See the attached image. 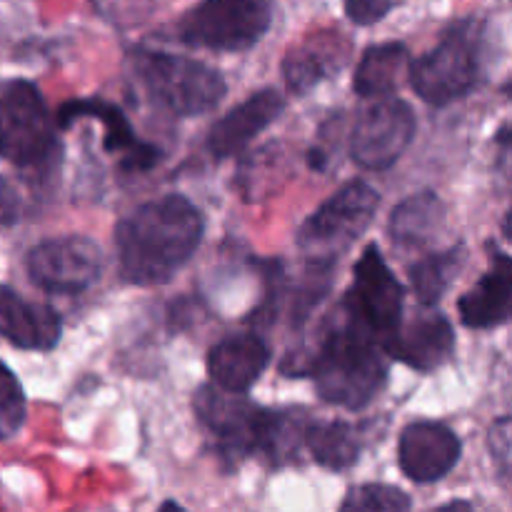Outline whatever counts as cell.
<instances>
[{"label":"cell","mask_w":512,"mask_h":512,"mask_svg":"<svg viewBox=\"0 0 512 512\" xmlns=\"http://www.w3.org/2000/svg\"><path fill=\"white\" fill-rule=\"evenodd\" d=\"M283 108V95L273 88L250 95L248 100L235 105L230 113H225L218 123H213V128L208 130V138H205V148L215 160L233 158L255 135L263 133L273 120H278Z\"/></svg>","instance_id":"16"},{"label":"cell","mask_w":512,"mask_h":512,"mask_svg":"<svg viewBox=\"0 0 512 512\" xmlns=\"http://www.w3.org/2000/svg\"><path fill=\"white\" fill-rule=\"evenodd\" d=\"M380 195L365 180H353L325 200L303 223L298 245L313 265L333 268L335 260L368 230L378 213Z\"/></svg>","instance_id":"5"},{"label":"cell","mask_w":512,"mask_h":512,"mask_svg":"<svg viewBox=\"0 0 512 512\" xmlns=\"http://www.w3.org/2000/svg\"><path fill=\"white\" fill-rule=\"evenodd\" d=\"M490 448L493 455L500 460L503 470H508L510 460V418H500L490 430Z\"/></svg>","instance_id":"28"},{"label":"cell","mask_w":512,"mask_h":512,"mask_svg":"<svg viewBox=\"0 0 512 512\" xmlns=\"http://www.w3.org/2000/svg\"><path fill=\"white\" fill-rule=\"evenodd\" d=\"M193 405L225 463L238 465L250 455L265 453L273 410L250 403L243 393L220 388H200Z\"/></svg>","instance_id":"8"},{"label":"cell","mask_w":512,"mask_h":512,"mask_svg":"<svg viewBox=\"0 0 512 512\" xmlns=\"http://www.w3.org/2000/svg\"><path fill=\"white\" fill-rule=\"evenodd\" d=\"M80 118H95L103 123L105 153L123 155V160H120V170L123 173H143V170L155 168L158 160L163 158V153L155 145L138 140V135H135L133 125L125 118L123 110L118 105L108 103V100H68V103H63L58 108L60 128H68L70 123H75Z\"/></svg>","instance_id":"12"},{"label":"cell","mask_w":512,"mask_h":512,"mask_svg":"<svg viewBox=\"0 0 512 512\" xmlns=\"http://www.w3.org/2000/svg\"><path fill=\"white\" fill-rule=\"evenodd\" d=\"M460 460V440L448 425L413 423L403 430L398 445L400 470L413 483H438Z\"/></svg>","instance_id":"14"},{"label":"cell","mask_w":512,"mask_h":512,"mask_svg":"<svg viewBox=\"0 0 512 512\" xmlns=\"http://www.w3.org/2000/svg\"><path fill=\"white\" fill-rule=\"evenodd\" d=\"M95 10L118 28L143 23L153 10V0H93Z\"/></svg>","instance_id":"26"},{"label":"cell","mask_w":512,"mask_h":512,"mask_svg":"<svg viewBox=\"0 0 512 512\" xmlns=\"http://www.w3.org/2000/svg\"><path fill=\"white\" fill-rule=\"evenodd\" d=\"M135 70L150 98L180 118L210 113L228 90L218 70L185 55L140 53Z\"/></svg>","instance_id":"6"},{"label":"cell","mask_w":512,"mask_h":512,"mask_svg":"<svg viewBox=\"0 0 512 512\" xmlns=\"http://www.w3.org/2000/svg\"><path fill=\"white\" fill-rule=\"evenodd\" d=\"M63 333V320L48 305H35L0 285V335L23 350H53Z\"/></svg>","instance_id":"18"},{"label":"cell","mask_w":512,"mask_h":512,"mask_svg":"<svg viewBox=\"0 0 512 512\" xmlns=\"http://www.w3.org/2000/svg\"><path fill=\"white\" fill-rule=\"evenodd\" d=\"M203 215L183 195H163L125 215L115 230L120 275L133 285H163L203 240Z\"/></svg>","instance_id":"1"},{"label":"cell","mask_w":512,"mask_h":512,"mask_svg":"<svg viewBox=\"0 0 512 512\" xmlns=\"http://www.w3.org/2000/svg\"><path fill=\"white\" fill-rule=\"evenodd\" d=\"M305 445L310 448V455L318 465L343 473L358 463L363 453L365 435L363 428L345 420H333V423H315L305 428Z\"/></svg>","instance_id":"21"},{"label":"cell","mask_w":512,"mask_h":512,"mask_svg":"<svg viewBox=\"0 0 512 512\" xmlns=\"http://www.w3.org/2000/svg\"><path fill=\"white\" fill-rule=\"evenodd\" d=\"M58 133L43 95L28 80L0 83V155L20 170H43L58 155Z\"/></svg>","instance_id":"4"},{"label":"cell","mask_w":512,"mask_h":512,"mask_svg":"<svg viewBox=\"0 0 512 512\" xmlns=\"http://www.w3.org/2000/svg\"><path fill=\"white\" fill-rule=\"evenodd\" d=\"M410 505H413V500L393 485H358V488L350 490L340 508L353 512H400L408 510Z\"/></svg>","instance_id":"25"},{"label":"cell","mask_w":512,"mask_h":512,"mask_svg":"<svg viewBox=\"0 0 512 512\" xmlns=\"http://www.w3.org/2000/svg\"><path fill=\"white\" fill-rule=\"evenodd\" d=\"M28 273L38 288L58 295H78L98 283L103 250L85 235L43 240L28 253Z\"/></svg>","instance_id":"9"},{"label":"cell","mask_w":512,"mask_h":512,"mask_svg":"<svg viewBox=\"0 0 512 512\" xmlns=\"http://www.w3.org/2000/svg\"><path fill=\"white\" fill-rule=\"evenodd\" d=\"M380 348L388 358L398 360L418 373H433L453 358V325L440 313H423L410 323L400 320L388 335L380 338Z\"/></svg>","instance_id":"13"},{"label":"cell","mask_w":512,"mask_h":512,"mask_svg":"<svg viewBox=\"0 0 512 512\" xmlns=\"http://www.w3.org/2000/svg\"><path fill=\"white\" fill-rule=\"evenodd\" d=\"M512 298V265L508 253L495 250L488 273L458 300L460 320L473 330L498 328L508 323Z\"/></svg>","instance_id":"19"},{"label":"cell","mask_w":512,"mask_h":512,"mask_svg":"<svg viewBox=\"0 0 512 512\" xmlns=\"http://www.w3.org/2000/svg\"><path fill=\"white\" fill-rule=\"evenodd\" d=\"M415 93L430 105H450L465 98L483 78V33L475 18L450 25L433 50L408 65Z\"/></svg>","instance_id":"3"},{"label":"cell","mask_w":512,"mask_h":512,"mask_svg":"<svg viewBox=\"0 0 512 512\" xmlns=\"http://www.w3.org/2000/svg\"><path fill=\"white\" fill-rule=\"evenodd\" d=\"M445 218V203L433 190L410 195L390 215V240L398 248H423L438 238L445 228Z\"/></svg>","instance_id":"20"},{"label":"cell","mask_w":512,"mask_h":512,"mask_svg":"<svg viewBox=\"0 0 512 512\" xmlns=\"http://www.w3.org/2000/svg\"><path fill=\"white\" fill-rule=\"evenodd\" d=\"M350 53H353V43L345 35H340V30L310 35L285 55V85H288L290 93L305 95L323 80L338 75L348 65Z\"/></svg>","instance_id":"15"},{"label":"cell","mask_w":512,"mask_h":512,"mask_svg":"<svg viewBox=\"0 0 512 512\" xmlns=\"http://www.w3.org/2000/svg\"><path fill=\"white\" fill-rule=\"evenodd\" d=\"M28 415L25 393L13 370L0 363V440H10L20 433Z\"/></svg>","instance_id":"24"},{"label":"cell","mask_w":512,"mask_h":512,"mask_svg":"<svg viewBox=\"0 0 512 512\" xmlns=\"http://www.w3.org/2000/svg\"><path fill=\"white\" fill-rule=\"evenodd\" d=\"M413 135V108L405 100L383 95L355 120L350 155L365 170H388L408 150Z\"/></svg>","instance_id":"10"},{"label":"cell","mask_w":512,"mask_h":512,"mask_svg":"<svg viewBox=\"0 0 512 512\" xmlns=\"http://www.w3.org/2000/svg\"><path fill=\"white\" fill-rule=\"evenodd\" d=\"M403 285L390 273L378 245H368L355 263V278L343 300V310L378 338L403 320Z\"/></svg>","instance_id":"11"},{"label":"cell","mask_w":512,"mask_h":512,"mask_svg":"<svg viewBox=\"0 0 512 512\" xmlns=\"http://www.w3.org/2000/svg\"><path fill=\"white\" fill-rule=\"evenodd\" d=\"M410 53L403 43L373 45L360 58L355 70V93L363 98H383L400 85L408 73Z\"/></svg>","instance_id":"22"},{"label":"cell","mask_w":512,"mask_h":512,"mask_svg":"<svg viewBox=\"0 0 512 512\" xmlns=\"http://www.w3.org/2000/svg\"><path fill=\"white\" fill-rule=\"evenodd\" d=\"M270 363V348L258 333L228 335L208 353V373L215 388L248 393Z\"/></svg>","instance_id":"17"},{"label":"cell","mask_w":512,"mask_h":512,"mask_svg":"<svg viewBox=\"0 0 512 512\" xmlns=\"http://www.w3.org/2000/svg\"><path fill=\"white\" fill-rule=\"evenodd\" d=\"M20 218V200L13 185L0 175V225H13Z\"/></svg>","instance_id":"29"},{"label":"cell","mask_w":512,"mask_h":512,"mask_svg":"<svg viewBox=\"0 0 512 512\" xmlns=\"http://www.w3.org/2000/svg\"><path fill=\"white\" fill-rule=\"evenodd\" d=\"M405 0H345V13L355 25H375Z\"/></svg>","instance_id":"27"},{"label":"cell","mask_w":512,"mask_h":512,"mask_svg":"<svg viewBox=\"0 0 512 512\" xmlns=\"http://www.w3.org/2000/svg\"><path fill=\"white\" fill-rule=\"evenodd\" d=\"M385 358L388 355L380 348L378 338L343 310V323L325 335L305 370L313 375L315 388L325 403L363 410L373 403L388 378Z\"/></svg>","instance_id":"2"},{"label":"cell","mask_w":512,"mask_h":512,"mask_svg":"<svg viewBox=\"0 0 512 512\" xmlns=\"http://www.w3.org/2000/svg\"><path fill=\"white\" fill-rule=\"evenodd\" d=\"M463 265H465L463 245L440 250V253L425 255L423 260H418V263L410 268V283H413L415 298H418L423 305L440 303V298L448 293V288L460 275Z\"/></svg>","instance_id":"23"},{"label":"cell","mask_w":512,"mask_h":512,"mask_svg":"<svg viewBox=\"0 0 512 512\" xmlns=\"http://www.w3.org/2000/svg\"><path fill=\"white\" fill-rule=\"evenodd\" d=\"M273 23V0H203L178 20L180 43L215 53L253 48Z\"/></svg>","instance_id":"7"}]
</instances>
